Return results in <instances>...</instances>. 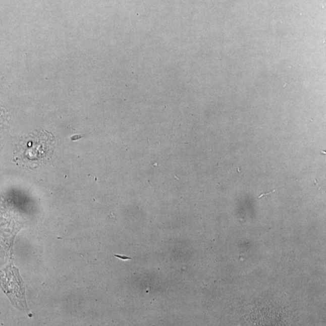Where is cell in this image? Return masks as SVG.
I'll return each instance as SVG.
<instances>
[{"label":"cell","mask_w":326,"mask_h":326,"mask_svg":"<svg viewBox=\"0 0 326 326\" xmlns=\"http://www.w3.org/2000/svg\"><path fill=\"white\" fill-rule=\"evenodd\" d=\"M53 139L47 132L36 131L30 134L18 146V157L30 167L45 164L53 154Z\"/></svg>","instance_id":"6da1fadb"}]
</instances>
